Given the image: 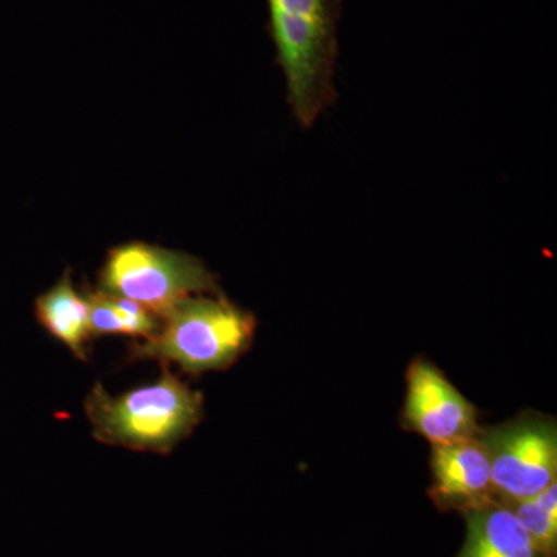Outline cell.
I'll use <instances>...</instances> for the list:
<instances>
[{
  "label": "cell",
  "instance_id": "cell-6",
  "mask_svg": "<svg viewBox=\"0 0 557 557\" xmlns=\"http://www.w3.org/2000/svg\"><path fill=\"white\" fill-rule=\"evenodd\" d=\"M401 426L431 446L449 445L479 434L478 408L431 361L416 358L406 373Z\"/></svg>",
  "mask_w": 557,
  "mask_h": 557
},
{
  "label": "cell",
  "instance_id": "cell-9",
  "mask_svg": "<svg viewBox=\"0 0 557 557\" xmlns=\"http://www.w3.org/2000/svg\"><path fill=\"white\" fill-rule=\"evenodd\" d=\"M35 314L40 327L64 344L81 361H89V343L94 338L89 302L73 285L70 271H65L49 292L38 296Z\"/></svg>",
  "mask_w": 557,
  "mask_h": 557
},
{
  "label": "cell",
  "instance_id": "cell-5",
  "mask_svg": "<svg viewBox=\"0 0 557 557\" xmlns=\"http://www.w3.org/2000/svg\"><path fill=\"white\" fill-rule=\"evenodd\" d=\"M479 434L498 504L511 507L556 482L557 429L552 418L525 412L498 426L480 428Z\"/></svg>",
  "mask_w": 557,
  "mask_h": 557
},
{
  "label": "cell",
  "instance_id": "cell-4",
  "mask_svg": "<svg viewBox=\"0 0 557 557\" xmlns=\"http://www.w3.org/2000/svg\"><path fill=\"white\" fill-rule=\"evenodd\" d=\"M98 289L129 299L157 318L188 296L220 292L218 278L200 259L146 242L110 249Z\"/></svg>",
  "mask_w": 557,
  "mask_h": 557
},
{
  "label": "cell",
  "instance_id": "cell-1",
  "mask_svg": "<svg viewBox=\"0 0 557 557\" xmlns=\"http://www.w3.org/2000/svg\"><path fill=\"white\" fill-rule=\"evenodd\" d=\"M84 410L91 435L102 445L164 456L203 420V395L161 364L159 380L116 397L95 384Z\"/></svg>",
  "mask_w": 557,
  "mask_h": 557
},
{
  "label": "cell",
  "instance_id": "cell-11",
  "mask_svg": "<svg viewBox=\"0 0 557 557\" xmlns=\"http://www.w3.org/2000/svg\"><path fill=\"white\" fill-rule=\"evenodd\" d=\"M511 508L539 547L557 556V482Z\"/></svg>",
  "mask_w": 557,
  "mask_h": 557
},
{
  "label": "cell",
  "instance_id": "cell-7",
  "mask_svg": "<svg viewBox=\"0 0 557 557\" xmlns=\"http://www.w3.org/2000/svg\"><path fill=\"white\" fill-rule=\"evenodd\" d=\"M431 471L428 494L440 511L465 515L496 502L490 456L480 434L432 446Z\"/></svg>",
  "mask_w": 557,
  "mask_h": 557
},
{
  "label": "cell",
  "instance_id": "cell-3",
  "mask_svg": "<svg viewBox=\"0 0 557 557\" xmlns=\"http://www.w3.org/2000/svg\"><path fill=\"white\" fill-rule=\"evenodd\" d=\"M269 11L289 106L299 123L310 127L335 98L341 0H269Z\"/></svg>",
  "mask_w": 557,
  "mask_h": 557
},
{
  "label": "cell",
  "instance_id": "cell-8",
  "mask_svg": "<svg viewBox=\"0 0 557 557\" xmlns=\"http://www.w3.org/2000/svg\"><path fill=\"white\" fill-rule=\"evenodd\" d=\"M465 539L456 557H556L544 552L508 505L465 512Z\"/></svg>",
  "mask_w": 557,
  "mask_h": 557
},
{
  "label": "cell",
  "instance_id": "cell-2",
  "mask_svg": "<svg viewBox=\"0 0 557 557\" xmlns=\"http://www.w3.org/2000/svg\"><path fill=\"white\" fill-rule=\"evenodd\" d=\"M159 330L129 348L132 361L153 359L189 375L225 370L252 346L256 318L219 293L178 300L161 314Z\"/></svg>",
  "mask_w": 557,
  "mask_h": 557
},
{
  "label": "cell",
  "instance_id": "cell-10",
  "mask_svg": "<svg viewBox=\"0 0 557 557\" xmlns=\"http://www.w3.org/2000/svg\"><path fill=\"white\" fill-rule=\"evenodd\" d=\"M89 302L91 336H132L150 338L159 330L160 319L138 304L95 289L86 295Z\"/></svg>",
  "mask_w": 557,
  "mask_h": 557
}]
</instances>
